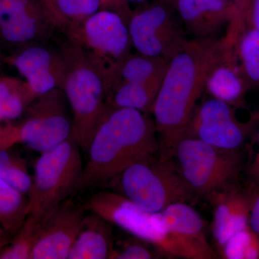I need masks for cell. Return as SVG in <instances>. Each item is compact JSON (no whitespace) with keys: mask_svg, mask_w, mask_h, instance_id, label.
Here are the masks:
<instances>
[{"mask_svg":"<svg viewBox=\"0 0 259 259\" xmlns=\"http://www.w3.org/2000/svg\"><path fill=\"white\" fill-rule=\"evenodd\" d=\"M51 26L62 33L100 10V0H41Z\"/></svg>","mask_w":259,"mask_h":259,"instance_id":"obj_21","label":"cell"},{"mask_svg":"<svg viewBox=\"0 0 259 259\" xmlns=\"http://www.w3.org/2000/svg\"><path fill=\"white\" fill-rule=\"evenodd\" d=\"M115 248L112 224L90 212L82 225L69 253V259L110 258Z\"/></svg>","mask_w":259,"mask_h":259,"instance_id":"obj_19","label":"cell"},{"mask_svg":"<svg viewBox=\"0 0 259 259\" xmlns=\"http://www.w3.org/2000/svg\"><path fill=\"white\" fill-rule=\"evenodd\" d=\"M66 59L62 90L71 109V135L83 151L107 110V85L101 72L74 46L66 41L61 48Z\"/></svg>","mask_w":259,"mask_h":259,"instance_id":"obj_3","label":"cell"},{"mask_svg":"<svg viewBox=\"0 0 259 259\" xmlns=\"http://www.w3.org/2000/svg\"><path fill=\"white\" fill-rule=\"evenodd\" d=\"M218 250L222 258L258 259L259 237L248 225L228 238Z\"/></svg>","mask_w":259,"mask_h":259,"instance_id":"obj_24","label":"cell"},{"mask_svg":"<svg viewBox=\"0 0 259 259\" xmlns=\"http://www.w3.org/2000/svg\"><path fill=\"white\" fill-rule=\"evenodd\" d=\"M133 48L143 55L171 61L188 41L185 30L165 5L133 11L127 24Z\"/></svg>","mask_w":259,"mask_h":259,"instance_id":"obj_10","label":"cell"},{"mask_svg":"<svg viewBox=\"0 0 259 259\" xmlns=\"http://www.w3.org/2000/svg\"><path fill=\"white\" fill-rule=\"evenodd\" d=\"M245 153V148L225 150L199 139L183 138L175 146L171 160L194 197H205L239 183Z\"/></svg>","mask_w":259,"mask_h":259,"instance_id":"obj_6","label":"cell"},{"mask_svg":"<svg viewBox=\"0 0 259 259\" xmlns=\"http://www.w3.org/2000/svg\"><path fill=\"white\" fill-rule=\"evenodd\" d=\"M154 121L128 108H107L89 144L88 159L78 189L107 187L127 166L157 154Z\"/></svg>","mask_w":259,"mask_h":259,"instance_id":"obj_2","label":"cell"},{"mask_svg":"<svg viewBox=\"0 0 259 259\" xmlns=\"http://www.w3.org/2000/svg\"><path fill=\"white\" fill-rule=\"evenodd\" d=\"M179 16L194 39L216 37L225 25L243 12L225 0H177Z\"/></svg>","mask_w":259,"mask_h":259,"instance_id":"obj_17","label":"cell"},{"mask_svg":"<svg viewBox=\"0 0 259 259\" xmlns=\"http://www.w3.org/2000/svg\"><path fill=\"white\" fill-rule=\"evenodd\" d=\"M257 140L259 144V131L257 135ZM248 173L249 182L259 188V149L253 158V161L250 164Z\"/></svg>","mask_w":259,"mask_h":259,"instance_id":"obj_29","label":"cell"},{"mask_svg":"<svg viewBox=\"0 0 259 259\" xmlns=\"http://www.w3.org/2000/svg\"><path fill=\"white\" fill-rule=\"evenodd\" d=\"M36 98L23 79L0 75V122L18 118Z\"/></svg>","mask_w":259,"mask_h":259,"instance_id":"obj_22","label":"cell"},{"mask_svg":"<svg viewBox=\"0 0 259 259\" xmlns=\"http://www.w3.org/2000/svg\"><path fill=\"white\" fill-rule=\"evenodd\" d=\"M258 120V116L255 115L248 122H240L236 118L234 107L212 98L196 107L182 139H199L225 150L245 149Z\"/></svg>","mask_w":259,"mask_h":259,"instance_id":"obj_11","label":"cell"},{"mask_svg":"<svg viewBox=\"0 0 259 259\" xmlns=\"http://www.w3.org/2000/svg\"><path fill=\"white\" fill-rule=\"evenodd\" d=\"M5 64L14 67L35 97L61 89L66 76V59L44 42L17 48L5 56Z\"/></svg>","mask_w":259,"mask_h":259,"instance_id":"obj_12","label":"cell"},{"mask_svg":"<svg viewBox=\"0 0 259 259\" xmlns=\"http://www.w3.org/2000/svg\"><path fill=\"white\" fill-rule=\"evenodd\" d=\"M240 25L236 40L237 59L241 62L240 69L249 88H259V32L250 27L241 30Z\"/></svg>","mask_w":259,"mask_h":259,"instance_id":"obj_23","label":"cell"},{"mask_svg":"<svg viewBox=\"0 0 259 259\" xmlns=\"http://www.w3.org/2000/svg\"><path fill=\"white\" fill-rule=\"evenodd\" d=\"M135 238V237H134ZM153 245L147 242L135 238L125 240L114 248L110 259H151L158 258L162 255L156 249H152ZM155 248V247H154Z\"/></svg>","mask_w":259,"mask_h":259,"instance_id":"obj_26","label":"cell"},{"mask_svg":"<svg viewBox=\"0 0 259 259\" xmlns=\"http://www.w3.org/2000/svg\"><path fill=\"white\" fill-rule=\"evenodd\" d=\"M160 213L167 235L176 243L182 258H218L207 241L205 221L187 202L172 204Z\"/></svg>","mask_w":259,"mask_h":259,"instance_id":"obj_15","label":"cell"},{"mask_svg":"<svg viewBox=\"0 0 259 259\" xmlns=\"http://www.w3.org/2000/svg\"><path fill=\"white\" fill-rule=\"evenodd\" d=\"M169 61L163 58L145 56L139 53L131 54L119 68L110 86L112 83L127 82L160 88Z\"/></svg>","mask_w":259,"mask_h":259,"instance_id":"obj_20","label":"cell"},{"mask_svg":"<svg viewBox=\"0 0 259 259\" xmlns=\"http://www.w3.org/2000/svg\"><path fill=\"white\" fill-rule=\"evenodd\" d=\"M66 102L59 88L37 97L20 125L3 128V141H20L40 153L61 144L71 136L72 127Z\"/></svg>","mask_w":259,"mask_h":259,"instance_id":"obj_9","label":"cell"},{"mask_svg":"<svg viewBox=\"0 0 259 259\" xmlns=\"http://www.w3.org/2000/svg\"><path fill=\"white\" fill-rule=\"evenodd\" d=\"M225 1L234 5L240 11L244 12L249 6L251 0H225Z\"/></svg>","mask_w":259,"mask_h":259,"instance_id":"obj_32","label":"cell"},{"mask_svg":"<svg viewBox=\"0 0 259 259\" xmlns=\"http://www.w3.org/2000/svg\"><path fill=\"white\" fill-rule=\"evenodd\" d=\"M22 212L28 213V205H24L21 192L0 179V218L17 217Z\"/></svg>","mask_w":259,"mask_h":259,"instance_id":"obj_27","label":"cell"},{"mask_svg":"<svg viewBox=\"0 0 259 259\" xmlns=\"http://www.w3.org/2000/svg\"><path fill=\"white\" fill-rule=\"evenodd\" d=\"M258 117H259V114H258Z\"/></svg>","mask_w":259,"mask_h":259,"instance_id":"obj_36","label":"cell"},{"mask_svg":"<svg viewBox=\"0 0 259 259\" xmlns=\"http://www.w3.org/2000/svg\"><path fill=\"white\" fill-rule=\"evenodd\" d=\"M54 31L41 0H0V49L45 42Z\"/></svg>","mask_w":259,"mask_h":259,"instance_id":"obj_13","label":"cell"},{"mask_svg":"<svg viewBox=\"0 0 259 259\" xmlns=\"http://www.w3.org/2000/svg\"><path fill=\"white\" fill-rule=\"evenodd\" d=\"M100 10H110L120 15L126 23L128 24L133 10L127 0H100Z\"/></svg>","mask_w":259,"mask_h":259,"instance_id":"obj_28","label":"cell"},{"mask_svg":"<svg viewBox=\"0 0 259 259\" xmlns=\"http://www.w3.org/2000/svg\"><path fill=\"white\" fill-rule=\"evenodd\" d=\"M236 37L229 27L223 37L191 39L169 61L151 110L162 159H171L209 73L234 45Z\"/></svg>","mask_w":259,"mask_h":259,"instance_id":"obj_1","label":"cell"},{"mask_svg":"<svg viewBox=\"0 0 259 259\" xmlns=\"http://www.w3.org/2000/svg\"><path fill=\"white\" fill-rule=\"evenodd\" d=\"M81 148L72 135L40 153L35 166L28 213L45 221L78 189L83 175Z\"/></svg>","mask_w":259,"mask_h":259,"instance_id":"obj_5","label":"cell"},{"mask_svg":"<svg viewBox=\"0 0 259 259\" xmlns=\"http://www.w3.org/2000/svg\"><path fill=\"white\" fill-rule=\"evenodd\" d=\"M83 207L153 245L162 255L182 258L176 243L165 231L161 213L148 212L120 194L108 190L94 194Z\"/></svg>","mask_w":259,"mask_h":259,"instance_id":"obj_8","label":"cell"},{"mask_svg":"<svg viewBox=\"0 0 259 259\" xmlns=\"http://www.w3.org/2000/svg\"><path fill=\"white\" fill-rule=\"evenodd\" d=\"M107 187L151 213L195 198L174 161L158 153L130 165Z\"/></svg>","mask_w":259,"mask_h":259,"instance_id":"obj_4","label":"cell"},{"mask_svg":"<svg viewBox=\"0 0 259 259\" xmlns=\"http://www.w3.org/2000/svg\"><path fill=\"white\" fill-rule=\"evenodd\" d=\"M62 34L101 72L107 89L133 48L127 23L110 10H100Z\"/></svg>","mask_w":259,"mask_h":259,"instance_id":"obj_7","label":"cell"},{"mask_svg":"<svg viewBox=\"0 0 259 259\" xmlns=\"http://www.w3.org/2000/svg\"><path fill=\"white\" fill-rule=\"evenodd\" d=\"M259 188L248 182L228 186L204 197L212 210L211 233L218 248L237 232L249 225V217Z\"/></svg>","mask_w":259,"mask_h":259,"instance_id":"obj_14","label":"cell"},{"mask_svg":"<svg viewBox=\"0 0 259 259\" xmlns=\"http://www.w3.org/2000/svg\"><path fill=\"white\" fill-rule=\"evenodd\" d=\"M83 207L64 202L42 223L32 248V259H66L82 225Z\"/></svg>","mask_w":259,"mask_h":259,"instance_id":"obj_16","label":"cell"},{"mask_svg":"<svg viewBox=\"0 0 259 259\" xmlns=\"http://www.w3.org/2000/svg\"><path fill=\"white\" fill-rule=\"evenodd\" d=\"M248 8L250 27L259 32V0H251Z\"/></svg>","mask_w":259,"mask_h":259,"instance_id":"obj_31","label":"cell"},{"mask_svg":"<svg viewBox=\"0 0 259 259\" xmlns=\"http://www.w3.org/2000/svg\"><path fill=\"white\" fill-rule=\"evenodd\" d=\"M128 3L131 2V3H144L145 2L148 1V0H127Z\"/></svg>","mask_w":259,"mask_h":259,"instance_id":"obj_34","label":"cell"},{"mask_svg":"<svg viewBox=\"0 0 259 259\" xmlns=\"http://www.w3.org/2000/svg\"><path fill=\"white\" fill-rule=\"evenodd\" d=\"M163 1L165 2V3H167V4H175V3H176L177 0H163Z\"/></svg>","mask_w":259,"mask_h":259,"instance_id":"obj_35","label":"cell"},{"mask_svg":"<svg viewBox=\"0 0 259 259\" xmlns=\"http://www.w3.org/2000/svg\"><path fill=\"white\" fill-rule=\"evenodd\" d=\"M0 179L21 193H29L31 189L32 180L27 170L5 151H0Z\"/></svg>","mask_w":259,"mask_h":259,"instance_id":"obj_25","label":"cell"},{"mask_svg":"<svg viewBox=\"0 0 259 259\" xmlns=\"http://www.w3.org/2000/svg\"><path fill=\"white\" fill-rule=\"evenodd\" d=\"M249 226L259 237V194L255 197L249 217Z\"/></svg>","mask_w":259,"mask_h":259,"instance_id":"obj_30","label":"cell"},{"mask_svg":"<svg viewBox=\"0 0 259 259\" xmlns=\"http://www.w3.org/2000/svg\"><path fill=\"white\" fill-rule=\"evenodd\" d=\"M249 88L237 65L236 46L230 49L222 61L209 73L205 90L212 98L218 99L231 106L243 107L244 97Z\"/></svg>","mask_w":259,"mask_h":259,"instance_id":"obj_18","label":"cell"},{"mask_svg":"<svg viewBox=\"0 0 259 259\" xmlns=\"http://www.w3.org/2000/svg\"><path fill=\"white\" fill-rule=\"evenodd\" d=\"M5 54H3V50L0 49V69H1L3 65L5 64Z\"/></svg>","mask_w":259,"mask_h":259,"instance_id":"obj_33","label":"cell"}]
</instances>
